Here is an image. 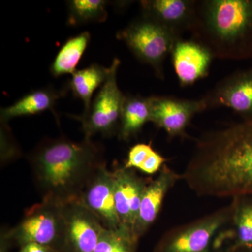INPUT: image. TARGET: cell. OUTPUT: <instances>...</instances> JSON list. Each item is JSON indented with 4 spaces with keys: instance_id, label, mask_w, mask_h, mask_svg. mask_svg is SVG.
<instances>
[{
    "instance_id": "9c48e42d",
    "label": "cell",
    "mask_w": 252,
    "mask_h": 252,
    "mask_svg": "<svg viewBox=\"0 0 252 252\" xmlns=\"http://www.w3.org/2000/svg\"><path fill=\"white\" fill-rule=\"evenodd\" d=\"M202 98L207 109L228 107L243 120L252 119V67L222 79Z\"/></svg>"
},
{
    "instance_id": "7a4b0ae2",
    "label": "cell",
    "mask_w": 252,
    "mask_h": 252,
    "mask_svg": "<svg viewBox=\"0 0 252 252\" xmlns=\"http://www.w3.org/2000/svg\"><path fill=\"white\" fill-rule=\"evenodd\" d=\"M28 160L41 200L63 205L77 201L104 163L103 149L91 139L74 142L64 137L43 140Z\"/></svg>"
},
{
    "instance_id": "cb8c5ba5",
    "label": "cell",
    "mask_w": 252,
    "mask_h": 252,
    "mask_svg": "<svg viewBox=\"0 0 252 252\" xmlns=\"http://www.w3.org/2000/svg\"><path fill=\"white\" fill-rule=\"evenodd\" d=\"M167 161L161 154H159L157 151L154 150L152 154L149 156L148 159L144 162L143 165L140 167V170L147 175H154L161 170L165 162Z\"/></svg>"
},
{
    "instance_id": "484cf974",
    "label": "cell",
    "mask_w": 252,
    "mask_h": 252,
    "mask_svg": "<svg viewBox=\"0 0 252 252\" xmlns=\"http://www.w3.org/2000/svg\"><path fill=\"white\" fill-rule=\"evenodd\" d=\"M226 252H252V250L250 249H237V250H231V251H227Z\"/></svg>"
},
{
    "instance_id": "30bf717a",
    "label": "cell",
    "mask_w": 252,
    "mask_h": 252,
    "mask_svg": "<svg viewBox=\"0 0 252 252\" xmlns=\"http://www.w3.org/2000/svg\"><path fill=\"white\" fill-rule=\"evenodd\" d=\"M152 120L170 137H185L193 118L206 110L203 98L187 99L173 96H151Z\"/></svg>"
},
{
    "instance_id": "44dd1931",
    "label": "cell",
    "mask_w": 252,
    "mask_h": 252,
    "mask_svg": "<svg viewBox=\"0 0 252 252\" xmlns=\"http://www.w3.org/2000/svg\"><path fill=\"white\" fill-rule=\"evenodd\" d=\"M104 0H72L67 1V24L70 26L89 23H102L108 16Z\"/></svg>"
},
{
    "instance_id": "d6986e66",
    "label": "cell",
    "mask_w": 252,
    "mask_h": 252,
    "mask_svg": "<svg viewBox=\"0 0 252 252\" xmlns=\"http://www.w3.org/2000/svg\"><path fill=\"white\" fill-rule=\"evenodd\" d=\"M110 72V67H104L97 64L77 70L72 74L69 88L74 97L83 101L84 112L90 109L94 91L103 85Z\"/></svg>"
},
{
    "instance_id": "8992f818",
    "label": "cell",
    "mask_w": 252,
    "mask_h": 252,
    "mask_svg": "<svg viewBox=\"0 0 252 252\" xmlns=\"http://www.w3.org/2000/svg\"><path fill=\"white\" fill-rule=\"evenodd\" d=\"M6 232L11 244L19 247L36 243L62 252L64 233L63 205L41 200L28 208L19 223Z\"/></svg>"
},
{
    "instance_id": "277c9868",
    "label": "cell",
    "mask_w": 252,
    "mask_h": 252,
    "mask_svg": "<svg viewBox=\"0 0 252 252\" xmlns=\"http://www.w3.org/2000/svg\"><path fill=\"white\" fill-rule=\"evenodd\" d=\"M117 37L125 43L137 59L153 68L160 79H164L165 59L182 39L143 15L118 32Z\"/></svg>"
},
{
    "instance_id": "3957f363",
    "label": "cell",
    "mask_w": 252,
    "mask_h": 252,
    "mask_svg": "<svg viewBox=\"0 0 252 252\" xmlns=\"http://www.w3.org/2000/svg\"><path fill=\"white\" fill-rule=\"evenodd\" d=\"M189 32L214 58L252 59V0L196 1Z\"/></svg>"
},
{
    "instance_id": "9a60e30c",
    "label": "cell",
    "mask_w": 252,
    "mask_h": 252,
    "mask_svg": "<svg viewBox=\"0 0 252 252\" xmlns=\"http://www.w3.org/2000/svg\"><path fill=\"white\" fill-rule=\"evenodd\" d=\"M140 4L143 16L157 21L178 37L190 31L195 16V0H144Z\"/></svg>"
},
{
    "instance_id": "7c38bea8",
    "label": "cell",
    "mask_w": 252,
    "mask_h": 252,
    "mask_svg": "<svg viewBox=\"0 0 252 252\" xmlns=\"http://www.w3.org/2000/svg\"><path fill=\"white\" fill-rule=\"evenodd\" d=\"M114 200L118 217L122 226L134 234L144 190L149 181L139 177L134 170L124 166L113 170Z\"/></svg>"
},
{
    "instance_id": "8fae6325",
    "label": "cell",
    "mask_w": 252,
    "mask_h": 252,
    "mask_svg": "<svg viewBox=\"0 0 252 252\" xmlns=\"http://www.w3.org/2000/svg\"><path fill=\"white\" fill-rule=\"evenodd\" d=\"M114 185L113 172L109 171L104 162L94 172L77 200L107 229H117L121 226L116 210Z\"/></svg>"
},
{
    "instance_id": "ba28073f",
    "label": "cell",
    "mask_w": 252,
    "mask_h": 252,
    "mask_svg": "<svg viewBox=\"0 0 252 252\" xmlns=\"http://www.w3.org/2000/svg\"><path fill=\"white\" fill-rule=\"evenodd\" d=\"M63 216L62 252H94L105 228L100 220L79 201L63 205Z\"/></svg>"
},
{
    "instance_id": "d4e9b609",
    "label": "cell",
    "mask_w": 252,
    "mask_h": 252,
    "mask_svg": "<svg viewBox=\"0 0 252 252\" xmlns=\"http://www.w3.org/2000/svg\"><path fill=\"white\" fill-rule=\"evenodd\" d=\"M17 252H59L51 247L41 244L30 243L20 247Z\"/></svg>"
},
{
    "instance_id": "52a82bcc",
    "label": "cell",
    "mask_w": 252,
    "mask_h": 252,
    "mask_svg": "<svg viewBox=\"0 0 252 252\" xmlns=\"http://www.w3.org/2000/svg\"><path fill=\"white\" fill-rule=\"evenodd\" d=\"M120 64L119 59L113 60L108 78L99 88L89 110L82 115L73 117L81 122L84 138L91 139L96 135L103 137L118 135L126 98L117 84V72Z\"/></svg>"
},
{
    "instance_id": "2e32d148",
    "label": "cell",
    "mask_w": 252,
    "mask_h": 252,
    "mask_svg": "<svg viewBox=\"0 0 252 252\" xmlns=\"http://www.w3.org/2000/svg\"><path fill=\"white\" fill-rule=\"evenodd\" d=\"M66 91L57 90L54 87L33 91L18 99L12 105L1 109L0 121L6 124L16 117L40 114L47 110L54 112V107Z\"/></svg>"
},
{
    "instance_id": "ac0fdd59",
    "label": "cell",
    "mask_w": 252,
    "mask_h": 252,
    "mask_svg": "<svg viewBox=\"0 0 252 252\" xmlns=\"http://www.w3.org/2000/svg\"><path fill=\"white\" fill-rule=\"evenodd\" d=\"M233 205L232 243L227 251L237 249L252 250V195L232 198Z\"/></svg>"
},
{
    "instance_id": "e0dca14e",
    "label": "cell",
    "mask_w": 252,
    "mask_h": 252,
    "mask_svg": "<svg viewBox=\"0 0 252 252\" xmlns=\"http://www.w3.org/2000/svg\"><path fill=\"white\" fill-rule=\"evenodd\" d=\"M152 120L151 97L126 96L123 106L118 137L127 141L137 135L147 122Z\"/></svg>"
},
{
    "instance_id": "603a6c76",
    "label": "cell",
    "mask_w": 252,
    "mask_h": 252,
    "mask_svg": "<svg viewBox=\"0 0 252 252\" xmlns=\"http://www.w3.org/2000/svg\"><path fill=\"white\" fill-rule=\"evenodd\" d=\"M154 149L151 144L139 143L131 147L124 167L130 170H139L148 159Z\"/></svg>"
},
{
    "instance_id": "6da1fadb",
    "label": "cell",
    "mask_w": 252,
    "mask_h": 252,
    "mask_svg": "<svg viewBox=\"0 0 252 252\" xmlns=\"http://www.w3.org/2000/svg\"><path fill=\"white\" fill-rule=\"evenodd\" d=\"M182 180L199 197L252 195V119L197 139Z\"/></svg>"
},
{
    "instance_id": "4fadbf2b",
    "label": "cell",
    "mask_w": 252,
    "mask_h": 252,
    "mask_svg": "<svg viewBox=\"0 0 252 252\" xmlns=\"http://www.w3.org/2000/svg\"><path fill=\"white\" fill-rule=\"evenodd\" d=\"M180 180H182L181 175L164 165L157 177L154 180L149 181L144 190L134 228V235L139 240L157 220L164 199Z\"/></svg>"
},
{
    "instance_id": "5b68a950",
    "label": "cell",
    "mask_w": 252,
    "mask_h": 252,
    "mask_svg": "<svg viewBox=\"0 0 252 252\" xmlns=\"http://www.w3.org/2000/svg\"><path fill=\"white\" fill-rule=\"evenodd\" d=\"M232 201L226 206L164 233L154 252H212V243L222 228L230 224Z\"/></svg>"
},
{
    "instance_id": "5bb4252c",
    "label": "cell",
    "mask_w": 252,
    "mask_h": 252,
    "mask_svg": "<svg viewBox=\"0 0 252 252\" xmlns=\"http://www.w3.org/2000/svg\"><path fill=\"white\" fill-rule=\"evenodd\" d=\"M172 64L180 85H193L208 75L215 59L205 46L193 40L177 41L171 52Z\"/></svg>"
},
{
    "instance_id": "ffe728a7",
    "label": "cell",
    "mask_w": 252,
    "mask_h": 252,
    "mask_svg": "<svg viewBox=\"0 0 252 252\" xmlns=\"http://www.w3.org/2000/svg\"><path fill=\"white\" fill-rule=\"evenodd\" d=\"M90 41L91 34L89 32H84L68 39L55 57L50 68L51 74L54 77H59L75 72Z\"/></svg>"
},
{
    "instance_id": "7402d4cb",
    "label": "cell",
    "mask_w": 252,
    "mask_h": 252,
    "mask_svg": "<svg viewBox=\"0 0 252 252\" xmlns=\"http://www.w3.org/2000/svg\"><path fill=\"white\" fill-rule=\"evenodd\" d=\"M139 240L128 228H104L94 252H137Z\"/></svg>"
}]
</instances>
